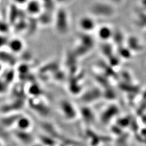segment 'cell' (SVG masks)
<instances>
[{
	"label": "cell",
	"mask_w": 146,
	"mask_h": 146,
	"mask_svg": "<svg viewBox=\"0 0 146 146\" xmlns=\"http://www.w3.org/2000/svg\"><path fill=\"white\" fill-rule=\"evenodd\" d=\"M59 110L62 116L68 121H72L78 116V111L70 100L63 99L59 103Z\"/></svg>",
	"instance_id": "6da1fadb"
},
{
	"label": "cell",
	"mask_w": 146,
	"mask_h": 146,
	"mask_svg": "<svg viewBox=\"0 0 146 146\" xmlns=\"http://www.w3.org/2000/svg\"><path fill=\"white\" fill-rule=\"evenodd\" d=\"M79 28L86 33H90L96 29V21L94 18L89 15L82 17L78 21Z\"/></svg>",
	"instance_id": "7a4b0ae2"
},
{
	"label": "cell",
	"mask_w": 146,
	"mask_h": 146,
	"mask_svg": "<svg viewBox=\"0 0 146 146\" xmlns=\"http://www.w3.org/2000/svg\"><path fill=\"white\" fill-rule=\"evenodd\" d=\"M7 50L14 55L21 54L25 48L23 40L20 38L14 37L9 38L7 45Z\"/></svg>",
	"instance_id": "3957f363"
},
{
	"label": "cell",
	"mask_w": 146,
	"mask_h": 146,
	"mask_svg": "<svg viewBox=\"0 0 146 146\" xmlns=\"http://www.w3.org/2000/svg\"><path fill=\"white\" fill-rule=\"evenodd\" d=\"M13 136L21 144L31 145L34 143V137L30 133V131H21L16 129L15 132H13Z\"/></svg>",
	"instance_id": "277c9868"
},
{
	"label": "cell",
	"mask_w": 146,
	"mask_h": 146,
	"mask_svg": "<svg viewBox=\"0 0 146 146\" xmlns=\"http://www.w3.org/2000/svg\"><path fill=\"white\" fill-rule=\"evenodd\" d=\"M25 6L26 12L31 16L40 15L43 9L42 3L40 0H28Z\"/></svg>",
	"instance_id": "5b68a950"
},
{
	"label": "cell",
	"mask_w": 146,
	"mask_h": 146,
	"mask_svg": "<svg viewBox=\"0 0 146 146\" xmlns=\"http://www.w3.org/2000/svg\"><path fill=\"white\" fill-rule=\"evenodd\" d=\"M17 62L15 55L13 54L8 50L1 49L0 50V63L4 66L7 65L9 67L13 68Z\"/></svg>",
	"instance_id": "8992f818"
},
{
	"label": "cell",
	"mask_w": 146,
	"mask_h": 146,
	"mask_svg": "<svg viewBox=\"0 0 146 146\" xmlns=\"http://www.w3.org/2000/svg\"><path fill=\"white\" fill-rule=\"evenodd\" d=\"M113 33V29L108 25L100 26L97 29L98 37L103 42H108V40L112 39Z\"/></svg>",
	"instance_id": "52a82bcc"
},
{
	"label": "cell",
	"mask_w": 146,
	"mask_h": 146,
	"mask_svg": "<svg viewBox=\"0 0 146 146\" xmlns=\"http://www.w3.org/2000/svg\"><path fill=\"white\" fill-rule=\"evenodd\" d=\"M15 127L17 130L30 131L33 127V121L28 116L20 115L17 121Z\"/></svg>",
	"instance_id": "ba28073f"
},
{
	"label": "cell",
	"mask_w": 146,
	"mask_h": 146,
	"mask_svg": "<svg viewBox=\"0 0 146 146\" xmlns=\"http://www.w3.org/2000/svg\"><path fill=\"white\" fill-rule=\"evenodd\" d=\"M20 115L18 113L15 114H8V115L3 117L1 120V124L5 127H11L15 125L17 122L18 118L19 117Z\"/></svg>",
	"instance_id": "9c48e42d"
},
{
	"label": "cell",
	"mask_w": 146,
	"mask_h": 146,
	"mask_svg": "<svg viewBox=\"0 0 146 146\" xmlns=\"http://www.w3.org/2000/svg\"><path fill=\"white\" fill-rule=\"evenodd\" d=\"M9 38L6 34H0V50L7 47Z\"/></svg>",
	"instance_id": "30bf717a"
},
{
	"label": "cell",
	"mask_w": 146,
	"mask_h": 146,
	"mask_svg": "<svg viewBox=\"0 0 146 146\" xmlns=\"http://www.w3.org/2000/svg\"><path fill=\"white\" fill-rule=\"evenodd\" d=\"M9 85L6 82L3 80L1 78H0V95H3L6 93L9 90Z\"/></svg>",
	"instance_id": "8fae6325"
},
{
	"label": "cell",
	"mask_w": 146,
	"mask_h": 146,
	"mask_svg": "<svg viewBox=\"0 0 146 146\" xmlns=\"http://www.w3.org/2000/svg\"><path fill=\"white\" fill-rule=\"evenodd\" d=\"M12 1L18 5H25L28 1V0H12Z\"/></svg>",
	"instance_id": "7c38bea8"
},
{
	"label": "cell",
	"mask_w": 146,
	"mask_h": 146,
	"mask_svg": "<svg viewBox=\"0 0 146 146\" xmlns=\"http://www.w3.org/2000/svg\"><path fill=\"white\" fill-rule=\"evenodd\" d=\"M4 66L3 65V64L0 63V76L1 75L2 72H3V71H4Z\"/></svg>",
	"instance_id": "4fadbf2b"
},
{
	"label": "cell",
	"mask_w": 146,
	"mask_h": 146,
	"mask_svg": "<svg viewBox=\"0 0 146 146\" xmlns=\"http://www.w3.org/2000/svg\"><path fill=\"white\" fill-rule=\"evenodd\" d=\"M31 146H44L42 144L40 143H34Z\"/></svg>",
	"instance_id": "5bb4252c"
}]
</instances>
